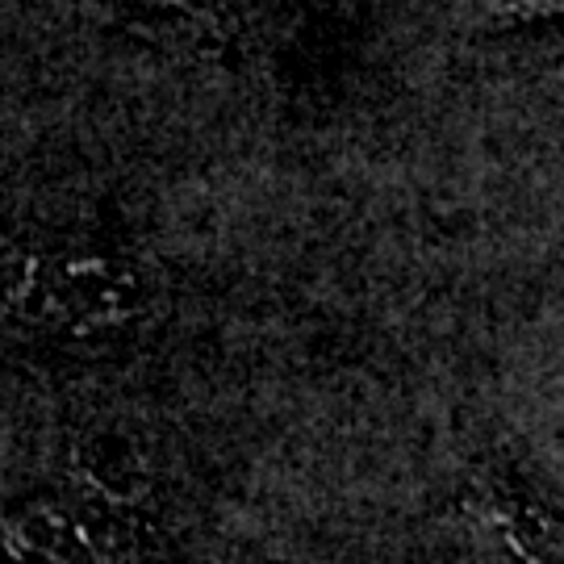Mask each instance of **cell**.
Here are the masks:
<instances>
[{
	"instance_id": "obj_1",
	"label": "cell",
	"mask_w": 564,
	"mask_h": 564,
	"mask_svg": "<svg viewBox=\"0 0 564 564\" xmlns=\"http://www.w3.org/2000/svg\"><path fill=\"white\" fill-rule=\"evenodd\" d=\"M155 4H188V0H155Z\"/></svg>"
}]
</instances>
